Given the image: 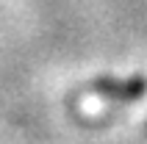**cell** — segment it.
I'll return each mask as SVG.
<instances>
[{
    "label": "cell",
    "instance_id": "cell-1",
    "mask_svg": "<svg viewBox=\"0 0 147 144\" xmlns=\"http://www.w3.org/2000/svg\"><path fill=\"white\" fill-rule=\"evenodd\" d=\"M94 92H100L103 97H111V100H136L147 92V80L144 78H131V80H94Z\"/></svg>",
    "mask_w": 147,
    "mask_h": 144
}]
</instances>
